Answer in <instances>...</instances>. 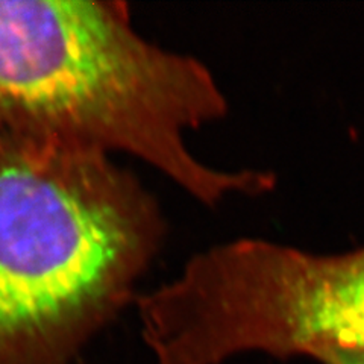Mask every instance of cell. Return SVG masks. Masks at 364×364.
<instances>
[{"instance_id": "1", "label": "cell", "mask_w": 364, "mask_h": 364, "mask_svg": "<svg viewBox=\"0 0 364 364\" xmlns=\"http://www.w3.org/2000/svg\"><path fill=\"white\" fill-rule=\"evenodd\" d=\"M228 112L210 67L146 40L124 4L0 0V129L139 158L215 208L277 187L270 170L193 152L188 135Z\"/></svg>"}, {"instance_id": "2", "label": "cell", "mask_w": 364, "mask_h": 364, "mask_svg": "<svg viewBox=\"0 0 364 364\" xmlns=\"http://www.w3.org/2000/svg\"><path fill=\"white\" fill-rule=\"evenodd\" d=\"M166 234L156 196L111 155L0 129V364H67Z\"/></svg>"}, {"instance_id": "4", "label": "cell", "mask_w": 364, "mask_h": 364, "mask_svg": "<svg viewBox=\"0 0 364 364\" xmlns=\"http://www.w3.org/2000/svg\"><path fill=\"white\" fill-rule=\"evenodd\" d=\"M322 361L326 364H364V354H334Z\"/></svg>"}, {"instance_id": "3", "label": "cell", "mask_w": 364, "mask_h": 364, "mask_svg": "<svg viewBox=\"0 0 364 364\" xmlns=\"http://www.w3.org/2000/svg\"><path fill=\"white\" fill-rule=\"evenodd\" d=\"M164 314L186 364L245 352L364 354V246L318 254L255 237L219 243L170 279Z\"/></svg>"}]
</instances>
